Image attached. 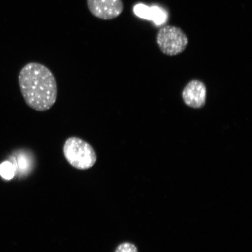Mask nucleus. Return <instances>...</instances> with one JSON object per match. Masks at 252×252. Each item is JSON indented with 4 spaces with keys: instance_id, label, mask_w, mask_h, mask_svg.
<instances>
[{
    "instance_id": "f257e3e1",
    "label": "nucleus",
    "mask_w": 252,
    "mask_h": 252,
    "mask_svg": "<svg viewBox=\"0 0 252 252\" xmlns=\"http://www.w3.org/2000/svg\"><path fill=\"white\" fill-rule=\"evenodd\" d=\"M18 82L25 102L31 109L45 112L55 105L58 86L54 75L46 66L28 63L21 69Z\"/></svg>"
},
{
    "instance_id": "f03ea898",
    "label": "nucleus",
    "mask_w": 252,
    "mask_h": 252,
    "mask_svg": "<svg viewBox=\"0 0 252 252\" xmlns=\"http://www.w3.org/2000/svg\"><path fill=\"white\" fill-rule=\"evenodd\" d=\"M63 153L67 162L77 169H90L96 162V154L94 148L87 141L77 137L66 140Z\"/></svg>"
},
{
    "instance_id": "7ed1b4c3",
    "label": "nucleus",
    "mask_w": 252,
    "mask_h": 252,
    "mask_svg": "<svg viewBox=\"0 0 252 252\" xmlns=\"http://www.w3.org/2000/svg\"><path fill=\"white\" fill-rule=\"evenodd\" d=\"M156 40L160 51L169 56H174L184 52L188 45L187 34L181 28L165 25L160 28Z\"/></svg>"
},
{
    "instance_id": "20e7f679",
    "label": "nucleus",
    "mask_w": 252,
    "mask_h": 252,
    "mask_svg": "<svg viewBox=\"0 0 252 252\" xmlns=\"http://www.w3.org/2000/svg\"><path fill=\"white\" fill-rule=\"evenodd\" d=\"M91 13L103 20H111L119 17L124 11L122 0H87Z\"/></svg>"
},
{
    "instance_id": "39448f33",
    "label": "nucleus",
    "mask_w": 252,
    "mask_h": 252,
    "mask_svg": "<svg viewBox=\"0 0 252 252\" xmlns=\"http://www.w3.org/2000/svg\"><path fill=\"white\" fill-rule=\"evenodd\" d=\"M207 89L203 82L193 80L189 81L182 92L186 105L193 109L203 108L206 102Z\"/></svg>"
},
{
    "instance_id": "423d86ee",
    "label": "nucleus",
    "mask_w": 252,
    "mask_h": 252,
    "mask_svg": "<svg viewBox=\"0 0 252 252\" xmlns=\"http://www.w3.org/2000/svg\"><path fill=\"white\" fill-rule=\"evenodd\" d=\"M16 168L13 163L5 161L0 165V175L6 180H10L14 178Z\"/></svg>"
},
{
    "instance_id": "0eeeda50",
    "label": "nucleus",
    "mask_w": 252,
    "mask_h": 252,
    "mask_svg": "<svg viewBox=\"0 0 252 252\" xmlns=\"http://www.w3.org/2000/svg\"><path fill=\"white\" fill-rule=\"evenodd\" d=\"M134 11L135 15L138 17L151 20V8L143 4H138L134 8Z\"/></svg>"
},
{
    "instance_id": "6e6552de",
    "label": "nucleus",
    "mask_w": 252,
    "mask_h": 252,
    "mask_svg": "<svg viewBox=\"0 0 252 252\" xmlns=\"http://www.w3.org/2000/svg\"><path fill=\"white\" fill-rule=\"evenodd\" d=\"M151 20H153L158 25L161 24L165 21L166 15L161 9L157 7L151 8Z\"/></svg>"
},
{
    "instance_id": "1a4fd4ad",
    "label": "nucleus",
    "mask_w": 252,
    "mask_h": 252,
    "mask_svg": "<svg viewBox=\"0 0 252 252\" xmlns=\"http://www.w3.org/2000/svg\"><path fill=\"white\" fill-rule=\"evenodd\" d=\"M115 252H138V250L134 245L126 242L120 245Z\"/></svg>"
},
{
    "instance_id": "9d476101",
    "label": "nucleus",
    "mask_w": 252,
    "mask_h": 252,
    "mask_svg": "<svg viewBox=\"0 0 252 252\" xmlns=\"http://www.w3.org/2000/svg\"><path fill=\"white\" fill-rule=\"evenodd\" d=\"M17 165L21 171H25L27 170L29 167V161L27 159V158L23 155L18 156L17 160Z\"/></svg>"
}]
</instances>
